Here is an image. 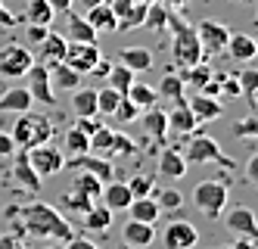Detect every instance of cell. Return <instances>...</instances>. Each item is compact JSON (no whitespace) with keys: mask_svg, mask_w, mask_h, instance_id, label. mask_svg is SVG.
Wrapping results in <instances>:
<instances>
[{"mask_svg":"<svg viewBox=\"0 0 258 249\" xmlns=\"http://www.w3.org/2000/svg\"><path fill=\"white\" fill-rule=\"evenodd\" d=\"M22 224H25L28 234L44 237V240H56V243H69L75 237L69 218L59 212V209H53L47 203H28L22 209Z\"/></svg>","mask_w":258,"mask_h":249,"instance_id":"obj_1","label":"cell"},{"mask_svg":"<svg viewBox=\"0 0 258 249\" xmlns=\"http://www.w3.org/2000/svg\"><path fill=\"white\" fill-rule=\"evenodd\" d=\"M13 143L19 150H31V146H41L53 137V125L47 116H38V112H19V119H16L13 131H10Z\"/></svg>","mask_w":258,"mask_h":249,"instance_id":"obj_2","label":"cell"},{"mask_svg":"<svg viewBox=\"0 0 258 249\" xmlns=\"http://www.w3.org/2000/svg\"><path fill=\"white\" fill-rule=\"evenodd\" d=\"M168 28L174 31L171 56H174V63H177L180 69H190V66H196V63L206 60V53H202V47H199V37H196L193 25L180 22L177 16H168Z\"/></svg>","mask_w":258,"mask_h":249,"instance_id":"obj_3","label":"cell"},{"mask_svg":"<svg viewBox=\"0 0 258 249\" xmlns=\"http://www.w3.org/2000/svg\"><path fill=\"white\" fill-rule=\"evenodd\" d=\"M227 200H230V187H227V181H224V178L199 181V184L193 187V206H196L206 218H218V215H224Z\"/></svg>","mask_w":258,"mask_h":249,"instance_id":"obj_4","label":"cell"},{"mask_svg":"<svg viewBox=\"0 0 258 249\" xmlns=\"http://www.w3.org/2000/svg\"><path fill=\"white\" fill-rule=\"evenodd\" d=\"M183 159H187V165H202V162H215L221 168H233V159L227 156L224 150H221V143L215 137H193L187 143V150H183Z\"/></svg>","mask_w":258,"mask_h":249,"instance_id":"obj_5","label":"cell"},{"mask_svg":"<svg viewBox=\"0 0 258 249\" xmlns=\"http://www.w3.org/2000/svg\"><path fill=\"white\" fill-rule=\"evenodd\" d=\"M28 162H31L34 175H38L41 181H44V178H53V175H59V171L66 168L62 150H59V146H53L50 140L41 143V146H31V150H28Z\"/></svg>","mask_w":258,"mask_h":249,"instance_id":"obj_6","label":"cell"},{"mask_svg":"<svg viewBox=\"0 0 258 249\" xmlns=\"http://www.w3.org/2000/svg\"><path fill=\"white\" fill-rule=\"evenodd\" d=\"M31 63H34V56L25 44L10 41V44L0 47V75H7V78H25Z\"/></svg>","mask_w":258,"mask_h":249,"instance_id":"obj_7","label":"cell"},{"mask_svg":"<svg viewBox=\"0 0 258 249\" xmlns=\"http://www.w3.org/2000/svg\"><path fill=\"white\" fill-rule=\"evenodd\" d=\"M193 31H196L199 47H202V53H206V56H212V53H224L227 37H230V28H227L224 22H218V19H202V22L193 25Z\"/></svg>","mask_w":258,"mask_h":249,"instance_id":"obj_8","label":"cell"},{"mask_svg":"<svg viewBox=\"0 0 258 249\" xmlns=\"http://www.w3.org/2000/svg\"><path fill=\"white\" fill-rule=\"evenodd\" d=\"M100 47L97 44H78V41H69L66 44V66H72L78 75H94V69L100 66Z\"/></svg>","mask_w":258,"mask_h":249,"instance_id":"obj_9","label":"cell"},{"mask_svg":"<svg viewBox=\"0 0 258 249\" xmlns=\"http://www.w3.org/2000/svg\"><path fill=\"white\" fill-rule=\"evenodd\" d=\"M66 168H72V171H87V175L100 178L103 184L112 181V175H115V168H112V162H109V156H97V153H78V156L66 159Z\"/></svg>","mask_w":258,"mask_h":249,"instance_id":"obj_10","label":"cell"},{"mask_svg":"<svg viewBox=\"0 0 258 249\" xmlns=\"http://www.w3.org/2000/svg\"><path fill=\"white\" fill-rule=\"evenodd\" d=\"M196 243H199V231L187 218H174L162 231V246L165 249H196Z\"/></svg>","mask_w":258,"mask_h":249,"instance_id":"obj_11","label":"cell"},{"mask_svg":"<svg viewBox=\"0 0 258 249\" xmlns=\"http://www.w3.org/2000/svg\"><path fill=\"white\" fill-rule=\"evenodd\" d=\"M25 78H28V93H31L34 103H44V106L56 103V90L50 87V72H47V66L31 63V69L25 72Z\"/></svg>","mask_w":258,"mask_h":249,"instance_id":"obj_12","label":"cell"},{"mask_svg":"<svg viewBox=\"0 0 258 249\" xmlns=\"http://www.w3.org/2000/svg\"><path fill=\"white\" fill-rule=\"evenodd\" d=\"M13 181L19 184L22 190H28V193H38L41 190V178L34 175V168L28 162V150H13Z\"/></svg>","mask_w":258,"mask_h":249,"instance_id":"obj_13","label":"cell"},{"mask_svg":"<svg viewBox=\"0 0 258 249\" xmlns=\"http://www.w3.org/2000/svg\"><path fill=\"white\" fill-rule=\"evenodd\" d=\"M224 224L230 227L233 234H239V237H249V240L258 237V221H255V212L249 206H233L230 212L224 215Z\"/></svg>","mask_w":258,"mask_h":249,"instance_id":"obj_14","label":"cell"},{"mask_svg":"<svg viewBox=\"0 0 258 249\" xmlns=\"http://www.w3.org/2000/svg\"><path fill=\"white\" fill-rule=\"evenodd\" d=\"M131 200H134V193H131V187L124 181H106L103 190H100V203L109 209V212H121V209H127Z\"/></svg>","mask_w":258,"mask_h":249,"instance_id":"obj_15","label":"cell"},{"mask_svg":"<svg viewBox=\"0 0 258 249\" xmlns=\"http://www.w3.org/2000/svg\"><path fill=\"white\" fill-rule=\"evenodd\" d=\"M187 106H190V112H193L196 125H206V122H215V119L224 116V106H221V100L206 97V93H193V97L187 100Z\"/></svg>","mask_w":258,"mask_h":249,"instance_id":"obj_16","label":"cell"},{"mask_svg":"<svg viewBox=\"0 0 258 249\" xmlns=\"http://www.w3.org/2000/svg\"><path fill=\"white\" fill-rule=\"evenodd\" d=\"M153 240H156V227H153V224H146V221L127 218V224L121 227V243H124V246H131V249H146Z\"/></svg>","mask_w":258,"mask_h":249,"instance_id":"obj_17","label":"cell"},{"mask_svg":"<svg viewBox=\"0 0 258 249\" xmlns=\"http://www.w3.org/2000/svg\"><path fill=\"white\" fill-rule=\"evenodd\" d=\"M224 53L227 56H233L236 63H252L255 56H258V41L252 34H230L227 37V47H224Z\"/></svg>","mask_w":258,"mask_h":249,"instance_id":"obj_18","label":"cell"},{"mask_svg":"<svg viewBox=\"0 0 258 249\" xmlns=\"http://www.w3.org/2000/svg\"><path fill=\"white\" fill-rule=\"evenodd\" d=\"M187 168H190V165H187V159H183L180 150H174V146H165V150H162V156H159V175L177 181V178L187 175Z\"/></svg>","mask_w":258,"mask_h":249,"instance_id":"obj_19","label":"cell"},{"mask_svg":"<svg viewBox=\"0 0 258 249\" xmlns=\"http://www.w3.org/2000/svg\"><path fill=\"white\" fill-rule=\"evenodd\" d=\"M69 16V25H66V41H78V44H97V31H94V25L87 22L84 16H78V13H66Z\"/></svg>","mask_w":258,"mask_h":249,"instance_id":"obj_20","label":"cell"},{"mask_svg":"<svg viewBox=\"0 0 258 249\" xmlns=\"http://www.w3.org/2000/svg\"><path fill=\"white\" fill-rule=\"evenodd\" d=\"M127 215H131L134 221H146V224H156L159 215H162V209L156 203V196H134L131 203H127Z\"/></svg>","mask_w":258,"mask_h":249,"instance_id":"obj_21","label":"cell"},{"mask_svg":"<svg viewBox=\"0 0 258 249\" xmlns=\"http://www.w3.org/2000/svg\"><path fill=\"white\" fill-rule=\"evenodd\" d=\"M118 63L127 66L134 75H137V72H150V69H153V50H150V47H121Z\"/></svg>","mask_w":258,"mask_h":249,"instance_id":"obj_22","label":"cell"},{"mask_svg":"<svg viewBox=\"0 0 258 249\" xmlns=\"http://www.w3.org/2000/svg\"><path fill=\"white\" fill-rule=\"evenodd\" d=\"M47 72H50V87L53 90H78L81 87V78H84V75H78L75 69L66 66V63L50 66Z\"/></svg>","mask_w":258,"mask_h":249,"instance_id":"obj_23","label":"cell"},{"mask_svg":"<svg viewBox=\"0 0 258 249\" xmlns=\"http://www.w3.org/2000/svg\"><path fill=\"white\" fill-rule=\"evenodd\" d=\"M66 37H59V34H53V31H47V37L41 41V66H56V63H62L66 60Z\"/></svg>","mask_w":258,"mask_h":249,"instance_id":"obj_24","label":"cell"},{"mask_svg":"<svg viewBox=\"0 0 258 249\" xmlns=\"http://www.w3.org/2000/svg\"><path fill=\"white\" fill-rule=\"evenodd\" d=\"M34 106L28 87H7L0 93V112H28Z\"/></svg>","mask_w":258,"mask_h":249,"instance_id":"obj_25","label":"cell"},{"mask_svg":"<svg viewBox=\"0 0 258 249\" xmlns=\"http://www.w3.org/2000/svg\"><path fill=\"white\" fill-rule=\"evenodd\" d=\"M81 221H84V231H90V234H106L109 227H112V212H109L103 203H94L81 215Z\"/></svg>","mask_w":258,"mask_h":249,"instance_id":"obj_26","label":"cell"},{"mask_svg":"<svg viewBox=\"0 0 258 249\" xmlns=\"http://www.w3.org/2000/svg\"><path fill=\"white\" fill-rule=\"evenodd\" d=\"M140 122H143V128H146L150 137L165 140V134H168V116H165V109H159V103L150 106V109H143L140 112Z\"/></svg>","mask_w":258,"mask_h":249,"instance_id":"obj_27","label":"cell"},{"mask_svg":"<svg viewBox=\"0 0 258 249\" xmlns=\"http://www.w3.org/2000/svg\"><path fill=\"white\" fill-rule=\"evenodd\" d=\"M168 116V131H174V134H193L199 125H196V119H193V112H190V106L187 103H177L171 112H165Z\"/></svg>","mask_w":258,"mask_h":249,"instance_id":"obj_28","label":"cell"},{"mask_svg":"<svg viewBox=\"0 0 258 249\" xmlns=\"http://www.w3.org/2000/svg\"><path fill=\"white\" fill-rule=\"evenodd\" d=\"M72 109H75L78 119H94L97 116V90L94 87L72 90Z\"/></svg>","mask_w":258,"mask_h":249,"instance_id":"obj_29","label":"cell"},{"mask_svg":"<svg viewBox=\"0 0 258 249\" xmlns=\"http://www.w3.org/2000/svg\"><path fill=\"white\" fill-rule=\"evenodd\" d=\"M84 19H87L90 25H94V31H97V34H100V31H115V28H118V19H115V13H112V10H109V0H106V4L90 7Z\"/></svg>","mask_w":258,"mask_h":249,"instance_id":"obj_30","label":"cell"},{"mask_svg":"<svg viewBox=\"0 0 258 249\" xmlns=\"http://www.w3.org/2000/svg\"><path fill=\"white\" fill-rule=\"evenodd\" d=\"M168 16L171 10L162 4H146V13H143V25L140 28H150V31H162V28H168Z\"/></svg>","mask_w":258,"mask_h":249,"instance_id":"obj_31","label":"cell"},{"mask_svg":"<svg viewBox=\"0 0 258 249\" xmlns=\"http://www.w3.org/2000/svg\"><path fill=\"white\" fill-rule=\"evenodd\" d=\"M106 78H109V87H112L115 93H121V97H127V90H131V84H134V72L127 69V66H109V72H106Z\"/></svg>","mask_w":258,"mask_h":249,"instance_id":"obj_32","label":"cell"},{"mask_svg":"<svg viewBox=\"0 0 258 249\" xmlns=\"http://www.w3.org/2000/svg\"><path fill=\"white\" fill-rule=\"evenodd\" d=\"M53 13L47 0H28V7H25V16H22V22L28 25H50L53 22Z\"/></svg>","mask_w":258,"mask_h":249,"instance_id":"obj_33","label":"cell"},{"mask_svg":"<svg viewBox=\"0 0 258 249\" xmlns=\"http://www.w3.org/2000/svg\"><path fill=\"white\" fill-rule=\"evenodd\" d=\"M159 97H165V100H174V106L177 103H187V97H183V81H180V75H174V72H168L165 78L159 81Z\"/></svg>","mask_w":258,"mask_h":249,"instance_id":"obj_34","label":"cell"},{"mask_svg":"<svg viewBox=\"0 0 258 249\" xmlns=\"http://www.w3.org/2000/svg\"><path fill=\"white\" fill-rule=\"evenodd\" d=\"M72 190L97 203V200H100V190H103V181H100V178H94V175H87V171H78L75 181H72Z\"/></svg>","mask_w":258,"mask_h":249,"instance_id":"obj_35","label":"cell"},{"mask_svg":"<svg viewBox=\"0 0 258 249\" xmlns=\"http://www.w3.org/2000/svg\"><path fill=\"white\" fill-rule=\"evenodd\" d=\"M236 84H239V93L249 106H258V72L255 69H243L236 75Z\"/></svg>","mask_w":258,"mask_h":249,"instance_id":"obj_36","label":"cell"},{"mask_svg":"<svg viewBox=\"0 0 258 249\" xmlns=\"http://www.w3.org/2000/svg\"><path fill=\"white\" fill-rule=\"evenodd\" d=\"M127 97L134 100V106H137L140 112L159 103V93H156V87H150V84H143V81H134V84H131V90H127Z\"/></svg>","mask_w":258,"mask_h":249,"instance_id":"obj_37","label":"cell"},{"mask_svg":"<svg viewBox=\"0 0 258 249\" xmlns=\"http://www.w3.org/2000/svg\"><path fill=\"white\" fill-rule=\"evenodd\" d=\"M212 75H215V72H212L206 63H196V66H190V69L180 72V81H183V87H193V93H196L202 84L212 78Z\"/></svg>","mask_w":258,"mask_h":249,"instance_id":"obj_38","label":"cell"},{"mask_svg":"<svg viewBox=\"0 0 258 249\" xmlns=\"http://www.w3.org/2000/svg\"><path fill=\"white\" fill-rule=\"evenodd\" d=\"M153 196H156V203H159L162 212H177V209L183 206V193H180V190H174V187L153 190Z\"/></svg>","mask_w":258,"mask_h":249,"instance_id":"obj_39","label":"cell"},{"mask_svg":"<svg viewBox=\"0 0 258 249\" xmlns=\"http://www.w3.org/2000/svg\"><path fill=\"white\" fill-rule=\"evenodd\" d=\"M112 137H115V131L109 128V125H100L94 134H90V153H97V156H109Z\"/></svg>","mask_w":258,"mask_h":249,"instance_id":"obj_40","label":"cell"},{"mask_svg":"<svg viewBox=\"0 0 258 249\" xmlns=\"http://www.w3.org/2000/svg\"><path fill=\"white\" fill-rule=\"evenodd\" d=\"M230 131H233V137L255 143V137H258V116H243V119H236V122L230 125Z\"/></svg>","mask_w":258,"mask_h":249,"instance_id":"obj_41","label":"cell"},{"mask_svg":"<svg viewBox=\"0 0 258 249\" xmlns=\"http://www.w3.org/2000/svg\"><path fill=\"white\" fill-rule=\"evenodd\" d=\"M143 13H146V4H143V0H134V7L118 19V28H115V31H131V28H140V25H143Z\"/></svg>","mask_w":258,"mask_h":249,"instance_id":"obj_42","label":"cell"},{"mask_svg":"<svg viewBox=\"0 0 258 249\" xmlns=\"http://www.w3.org/2000/svg\"><path fill=\"white\" fill-rule=\"evenodd\" d=\"M66 150L72 153V156H78V153H90V137L81 128H69L66 131Z\"/></svg>","mask_w":258,"mask_h":249,"instance_id":"obj_43","label":"cell"},{"mask_svg":"<svg viewBox=\"0 0 258 249\" xmlns=\"http://www.w3.org/2000/svg\"><path fill=\"white\" fill-rule=\"evenodd\" d=\"M118 100H121V93H115L109 84L103 90H97V116H112L115 106H118Z\"/></svg>","mask_w":258,"mask_h":249,"instance_id":"obj_44","label":"cell"},{"mask_svg":"<svg viewBox=\"0 0 258 249\" xmlns=\"http://www.w3.org/2000/svg\"><path fill=\"white\" fill-rule=\"evenodd\" d=\"M59 203H62V209H69V212H75L78 218L87 212L90 206H94V200H87V196H81V193H75V190H69L66 196H59Z\"/></svg>","mask_w":258,"mask_h":249,"instance_id":"obj_45","label":"cell"},{"mask_svg":"<svg viewBox=\"0 0 258 249\" xmlns=\"http://www.w3.org/2000/svg\"><path fill=\"white\" fill-rule=\"evenodd\" d=\"M112 116H115V119H118L121 125H131V122H134V119L140 116V109L134 106V100H131V97H121V100H118V106H115V112H112Z\"/></svg>","mask_w":258,"mask_h":249,"instance_id":"obj_46","label":"cell"},{"mask_svg":"<svg viewBox=\"0 0 258 249\" xmlns=\"http://www.w3.org/2000/svg\"><path fill=\"white\" fill-rule=\"evenodd\" d=\"M137 146H134V140L127 137L124 131H115V137H112V146H109V156H131Z\"/></svg>","mask_w":258,"mask_h":249,"instance_id":"obj_47","label":"cell"},{"mask_svg":"<svg viewBox=\"0 0 258 249\" xmlns=\"http://www.w3.org/2000/svg\"><path fill=\"white\" fill-rule=\"evenodd\" d=\"M127 187H131V193H134V196H150L153 190H156V181H153V178H146V175H137V178L127 181Z\"/></svg>","mask_w":258,"mask_h":249,"instance_id":"obj_48","label":"cell"},{"mask_svg":"<svg viewBox=\"0 0 258 249\" xmlns=\"http://www.w3.org/2000/svg\"><path fill=\"white\" fill-rule=\"evenodd\" d=\"M22 25V16H16L4 7V0H0V28H19Z\"/></svg>","mask_w":258,"mask_h":249,"instance_id":"obj_49","label":"cell"},{"mask_svg":"<svg viewBox=\"0 0 258 249\" xmlns=\"http://www.w3.org/2000/svg\"><path fill=\"white\" fill-rule=\"evenodd\" d=\"M47 31H50L47 25H28V22H25V34H28L31 44H41L44 37H47Z\"/></svg>","mask_w":258,"mask_h":249,"instance_id":"obj_50","label":"cell"},{"mask_svg":"<svg viewBox=\"0 0 258 249\" xmlns=\"http://www.w3.org/2000/svg\"><path fill=\"white\" fill-rule=\"evenodd\" d=\"M131 7H134V0H109V10L115 13V19H121Z\"/></svg>","mask_w":258,"mask_h":249,"instance_id":"obj_51","label":"cell"},{"mask_svg":"<svg viewBox=\"0 0 258 249\" xmlns=\"http://www.w3.org/2000/svg\"><path fill=\"white\" fill-rule=\"evenodd\" d=\"M66 249H100L94 240H87V237H72L69 243H66Z\"/></svg>","mask_w":258,"mask_h":249,"instance_id":"obj_52","label":"cell"},{"mask_svg":"<svg viewBox=\"0 0 258 249\" xmlns=\"http://www.w3.org/2000/svg\"><path fill=\"white\" fill-rule=\"evenodd\" d=\"M13 150H16V143L10 137V131H0V156H13Z\"/></svg>","mask_w":258,"mask_h":249,"instance_id":"obj_53","label":"cell"},{"mask_svg":"<svg viewBox=\"0 0 258 249\" xmlns=\"http://www.w3.org/2000/svg\"><path fill=\"white\" fill-rule=\"evenodd\" d=\"M0 249H28V246H25L19 237H10V234H7V237H0Z\"/></svg>","mask_w":258,"mask_h":249,"instance_id":"obj_54","label":"cell"},{"mask_svg":"<svg viewBox=\"0 0 258 249\" xmlns=\"http://www.w3.org/2000/svg\"><path fill=\"white\" fill-rule=\"evenodd\" d=\"M75 128H81V131L87 134V137H90V134H94V131L100 128V122H97V116H94V119H78V125H75Z\"/></svg>","mask_w":258,"mask_h":249,"instance_id":"obj_55","label":"cell"},{"mask_svg":"<svg viewBox=\"0 0 258 249\" xmlns=\"http://www.w3.org/2000/svg\"><path fill=\"white\" fill-rule=\"evenodd\" d=\"M218 249H258V246H255V240H249V237H239V240H233L230 246H218Z\"/></svg>","mask_w":258,"mask_h":249,"instance_id":"obj_56","label":"cell"},{"mask_svg":"<svg viewBox=\"0 0 258 249\" xmlns=\"http://www.w3.org/2000/svg\"><path fill=\"white\" fill-rule=\"evenodd\" d=\"M47 4H50V10H53V13H69L75 0H47Z\"/></svg>","mask_w":258,"mask_h":249,"instance_id":"obj_57","label":"cell"},{"mask_svg":"<svg viewBox=\"0 0 258 249\" xmlns=\"http://www.w3.org/2000/svg\"><path fill=\"white\" fill-rule=\"evenodd\" d=\"M246 168H249V181L258 184V153H252V156H249V165Z\"/></svg>","mask_w":258,"mask_h":249,"instance_id":"obj_58","label":"cell"},{"mask_svg":"<svg viewBox=\"0 0 258 249\" xmlns=\"http://www.w3.org/2000/svg\"><path fill=\"white\" fill-rule=\"evenodd\" d=\"M162 4L168 7V10H187V4H190V0H162Z\"/></svg>","mask_w":258,"mask_h":249,"instance_id":"obj_59","label":"cell"},{"mask_svg":"<svg viewBox=\"0 0 258 249\" xmlns=\"http://www.w3.org/2000/svg\"><path fill=\"white\" fill-rule=\"evenodd\" d=\"M84 4V10H90V7H97V4H106V0H81Z\"/></svg>","mask_w":258,"mask_h":249,"instance_id":"obj_60","label":"cell"},{"mask_svg":"<svg viewBox=\"0 0 258 249\" xmlns=\"http://www.w3.org/2000/svg\"><path fill=\"white\" fill-rule=\"evenodd\" d=\"M44 249H66V243H50V246H44Z\"/></svg>","mask_w":258,"mask_h":249,"instance_id":"obj_61","label":"cell"},{"mask_svg":"<svg viewBox=\"0 0 258 249\" xmlns=\"http://www.w3.org/2000/svg\"><path fill=\"white\" fill-rule=\"evenodd\" d=\"M143 4H159V0H143Z\"/></svg>","mask_w":258,"mask_h":249,"instance_id":"obj_62","label":"cell"},{"mask_svg":"<svg viewBox=\"0 0 258 249\" xmlns=\"http://www.w3.org/2000/svg\"><path fill=\"white\" fill-rule=\"evenodd\" d=\"M243 4H252V0H243Z\"/></svg>","mask_w":258,"mask_h":249,"instance_id":"obj_63","label":"cell"}]
</instances>
